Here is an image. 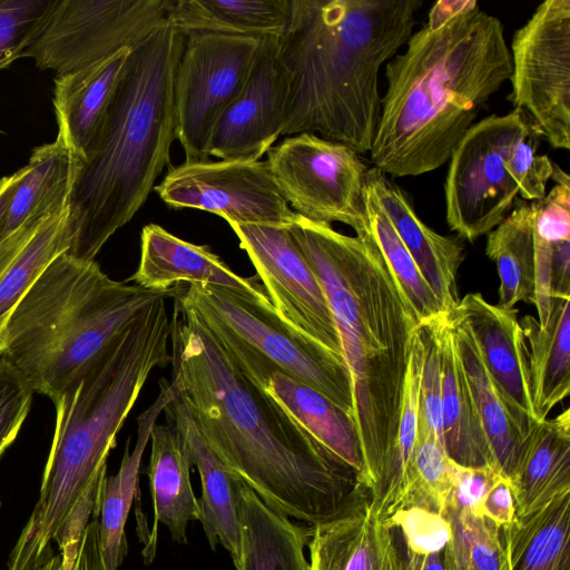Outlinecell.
I'll use <instances>...</instances> for the list:
<instances>
[{"mask_svg":"<svg viewBox=\"0 0 570 570\" xmlns=\"http://www.w3.org/2000/svg\"><path fill=\"white\" fill-rule=\"evenodd\" d=\"M420 374L421 350L415 332L396 438L379 480L371 491L370 510L381 521L390 519L405 507L410 468L417 434Z\"/></svg>","mask_w":570,"mask_h":570,"instance_id":"cell-35","label":"cell"},{"mask_svg":"<svg viewBox=\"0 0 570 570\" xmlns=\"http://www.w3.org/2000/svg\"><path fill=\"white\" fill-rule=\"evenodd\" d=\"M185 36L167 19L130 49L105 119L69 197L67 254L95 261L129 223L169 164L176 136L174 79Z\"/></svg>","mask_w":570,"mask_h":570,"instance_id":"cell-6","label":"cell"},{"mask_svg":"<svg viewBox=\"0 0 570 570\" xmlns=\"http://www.w3.org/2000/svg\"><path fill=\"white\" fill-rule=\"evenodd\" d=\"M515 515L523 518L570 491V410L538 423L521 446L512 473Z\"/></svg>","mask_w":570,"mask_h":570,"instance_id":"cell-23","label":"cell"},{"mask_svg":"<svg viewBox=\"0 0 570 570\" xmlns=\"http://www.w3.org/2000/svg\"><path fill=\"white\" fill-rule=\"evenodd\" d=\"M395 532L372 513L370 502L309 527L307 570H407Z\"/></svg>","mask_w":570,"mask_h":570,"instance_id":"cell-21","label":"cell"},{"mask_svg":"<svg viewBox=\"0 0 570 570\" xmlns=\"http://www.w3.org/2000/svg\"><path fill=\"white\" fill-rule=\"evenodd\" d=\"M268 170L297 215L316 223L350 226L356 236L371 232L365 184L367 165L346 145L302 132L266 153Z\"/></svg>","mask_w":570,"mask_h":570,"instance_id":"cell-9","label":"cell"},{"mask_svg":"<svg viewBox=\"0 0 570 570\" xmlns=\"http://www.w3.org/2000/svg\"><path fill=\"white\" fill-rule=\"evenodd\" d=\"M404 557L407 570H445L443 551L424 554L404 548Z\"/></svg>","mask_w":570,"mask_h":570,"instance_id":"cell-47","label":"cell"},{"mask_svg":"<svg viewBox=\"0 0 570 570\" xmlns=\"http://www.w3.org/2000/svg\"><path fill=\"white\" fill-rule=\"evenodd\" d=\"M401 530L404 548L417 553L442 552L451 538L449 520L421 508H405L384 521Z\"/></svg>","mask_w":570,"mask_h":570,"instance_id":"cell-43","label":"cell"},{"mask_svg":"<svg viewBox=\"0 0 570 570\" xmlns=\"http://www.w3.org/2000/svg\"><path fill=\"white\" fill-rule=\"evenodd\" d=\"M240 552L236 570H307L309 525L267 505L242 480L238 484Z\"/></svg>","mask_w":570,"mask_h":570,"instance_id":"cell-24","label":"cell"},{"mask_svg":"<svg viewBox=\"0 0 570 570\" xmlns=\"http://www.w3.org/2000/svg\"><path fill=\"white\" fill-rule=\"evenodd\" d=\"M19 178V170L10 176H4L0 178V235L4 220V216L7 213L9 199L11 191Z\"/></svg>","mask_w":570,"mask_h":570,"instance_id":"cell-48","label":"cell"},{"mask_svg":"<svg viewBox=\"0 0 570 570\" xmlns=\"http://www.w3.org/2000/svg\"><path fill=\"white\" fill-rule=\"evenodd\" d=\"M181 285L154 291L111 279L95 262L57 256L16 305L0 331V357L33 392L56 402L110 342Z\"/></svg>","mask_w":570,"mask_h":570,"instance_id":"cell-7","label":"cell"},{"mask_svg":"<svg viewBox=\"0 0 570 570\" xmlns=\"http://www.w3.org/2000/svg\"><path fill=\"white\" fill-rule=\"evenodd\" d=\"M453 309L471 332L487 371L525 439L540 422L532 402L528 350L518 309L490 304L480 293L466 294Z\"/></svg>","mask_w":570,"mask_h":570,"instance_id":"cell-17","label":"cell"},{"mask_svg":"<svg viewBox=\"0 0 570 570\" xmlns=\"http://www.w3.org/2000/svg\"><path fill=\"white\" fill-rule=\"evenodd\" d=\"M288 228L323 287L340 337L371 493L396 438L420 320L371 232L348 236L297 214Z\"/></svg>","mask_w":570,"mask_h":570,"instance_id":"cell-3","label":"cell"},{"mask_svg":"<svg viewBox=\"0 0 570 570\" xmlns=\"http://www.w3.org/2000/svg\"><path fill=\"white\" fill-rule=\"evenodd\" d=\"M150 456L147 468L154 507V531L163 523L171 539L187 543V527L199 521L200 505L191 481V456L179 432L169 424H155L150 432Z\"/></svg>","mask_w":570,"mask_h":570,"instance_id":"cell-25","label":"cell"},{"mask_svg":"<svg viewBox=\"0 0 570 570\" xmlns=\"http://www.w3.org/2000/svg\"><path fill=\"white\" fill-rule=\"evenodd\" d=\"M451 538L443 549L445 570H511L501 529L468 510H448Z\"/></svg>","mask_w":570,"mask_h":570,"instance_id":"cell-37","label":"cell"},{"mask_svg":"<svg viewBox=\"0 0 570 570\" xmlns=\"http://www.w3.org/2000/svg\"><path fill=\"white\" fill-rule=\"evenodd\" d=\"M542 132L529 117L514 139L507 166L519 186V197L533 202L546 196L547 184L551 179L556 164L546 155H537Z\"/></svg>","mask_w":570,"mask_h":570,"instance_id":"cell-41","label":"cell"},{"mask_svg":"<svg viewBox=\"0 0 570 570\" xmlns=\"http://www.w3.org/2000/svg\"><path fill=\"white\" fill-rule=\"evenodd\" d=\"M528 350L532 402L539 422L570 392V299L552 303L548 323L520 321Z\"/></svg>","mask_w":570,"mask_h":570,"instance_id":"cell-31","label":"cell"},{"mask_svg":"<svg viewBox=\"0 0 570 570\" xmlns=\"http://www.w3.org/2000/svg\"><path fill=\"white\" fill-rule=\"evenodd\" d=\"M365 206L371 233L390 269L416 313L420 323L444 314V309L384 210L365 184Z\"/></svg>","mask_w":570,"mask_h":570,"instance_id":"cell-38","label":"cell"},{"mask_svg":"<svg viewBox=\"0 0 570 570\" xmlns=\"http://www.w3.org/2000/svg\"><path fill=\"white\" fill-rule=\"evenodd\" d=\"M130 279L154 291L213 284L269 299L256 277L239 276L208 246L186 242L156 224L142 228L139 265Z\"/></svg>","mask_w":570,"mask_h":570,"instance_id":"cell-19","label":"cell"},{"mask_svg":"<svg viewBox=\"0 0 570 570\" xmlns=\"http://www.w3.org/2000/svg\"><path fill=\"white\" fill-rule=\"evenodd\" d=\"M529 117L519 108L489 116L474 122L453 150L444 185L445 213L460 238L474 242L488 235L511 212L519 186L507 159Z\"/></svg>","mask_w":570,"mask_h":570,"instance_id":"cell-10","label":"cell"},{"mask_svg":"<svg viewBox=\"0 0 570 570\" xmlns=\"http://www.w3.org/2000/svg\"><path fill=\"white\" fill-rule=\"evenodd\" d=\"M0 509H1V501H0Z\"/></svg>","mask_w":570,"mask_h":570,"instance_id":"cell-49","label":"cell"},{"mask_svg":"<svg viewBox=\"0 0 570 570\" xmlns=\"http://www.w3.org/2000/svg\"><path fill=\"white\" fill-rule=\"evenodd\" d=\"M160 298L135 317L53 402L56 424L38 500L8 570H41L107 459L151 371L170 362V318Z\"/></svg>","mask_w":570,"mask_h":570,"instance_id":"cell-5","label":"cell"},{"mask_svg":"<svg viewBox=\"0 0 570 570\" xmlns=\"http://www.w3.org/2000/svg\"><path fill=\"white\" fill-rule=\"evenodd\" d=\"M439 342L444 449L448 455L462 466L497 470L455 348L446 313L439 318Z\"/></svg>","mask_w":570,"mask_h":570,"instance_id":"cell-26","label":"cell"},{"mask_svg":"<svg viewBox=\"0 0 570 570\" xmlns=\"http://www.w3.org/2000/svg\"><path fill=\"white\" fill-rule=\"evenodd\" d=\"M420 0H291L277 36L289 91L282 135L314 134L370 153L379 73L416 24Z\"/></svg>","mask_w":570,"mask_h":570,"instance_id":"cell-4","label":"cell"},{"mask_svg":"<svg viewBox=\"0 0 570 570\" xmlns=\"http://www.w3.org/2000/svg\"><path fill=\"white\" fill-rule=\"evenodd\" d=\"M229 226L283 321L342 355L340 337L323 287L289 228L254 224Z\"/></svg>","mask_w":570,"mask_h":570,"instance_id":"cell-15","label":"cell"},{"mask_svg":"<svg viewBox=\"0 0 570 570\" xmlns=\"http://www.w3.org/2000/svg\"><path fill=\"white\" fill-rule=\"evenodd\" d=\"M509 100L554 149H570V0L538 6L511 41Z\"/></svg>","mask_w":570,"mask_h":570,"instance_id":"cell-13","label":"cell"},{"mask_svg":"<svg viewBox=\"0 0 570 570\" xmlns=\"http://www.w3.org/2000/svg\"><path fill=\"white\" fill-rule=\"evenodd\" d=\"M261 40L220 33L185 36L174 79L176 136L185 161L210 159L215 126L243 90Z\"/></svg>","mask_w":570,"mask_h":570,"instance_id":"cell-12","label":"cell"},{"mask_svg":"<svg viewBox=\"0 0 570 570\" xmlns=\"http://www.w3.org/2000/svg\"><path fill=\"white\" fill-rule=\"evenodd\" d=\"M167 2L55 0L22 57L57 75L87 67L142 41L166 20Z\"/></svg>","mask_w":570,"mask_h":570,"instance_id":"cell-11","label":"cell"},{"mask_svg":"<svg viewBox=\"0 0 570 570\" xmlns=\"http://www.w3.org/2000/svg\"><path fill=\"white\" fill-rule=\"evenodd\" d=\"M174 394L173 384L161 379L156 400L137 419V439L134 449L129 451V436L118 472L104 480L100 497L99 539L107 570H118L127 556L125 525L132 500L138 494L141 459L149 442L151 429Z\"/></svg>","mask_w":570,"mask_h":570,"instance_id":"cell-27","label":"cell"},{"mask_svg":"<svg viewBox=\"0 0 570 570\" xmlns=\"http://www.w3.org/2000/svg\"><path fill=\"white\" fill-rule=\"evenodd\" d=\"M288 91L277 36L264 37L243 90L215 126L210 157L261 160L282 136Z\"/></svg>","mask_w":570,"mask_h":570,"instance_id":"cell-16","label":"cell"},{"mask_svg":"<svg viewBox=\"0 0 570 570\" xmlns=\"http://www.w3.org/2000/svg\"><path fill=\"white\" fill-rule=\"evenodd\" d=\"M177 298L218 335L353 415L352 382L343 356L288 325L269 299L213 284H190Z\"/></svg>","mask_w":570,"mask_h":570,"instance_id":"cell-8","label":"cell"},{"mask_svg":"<svg viewBox=\"0 0 570 570\" xmlns=\"http://www.w3.org/2000/svg\"><path fill=\"white\" fill-rule=\"evenodd\" d=\"M33 393L12 365L0 357V456L17 439Z\"/></svg>","mask_w":570,"mask_h":570,"instance_id":"cell-44","label":"cell"},{"mask_svg":"<svg viewBox=\"0 0 570 570\" xmlns=\"http://www.w3.org/2000/svg\"><path fill=\"white\" fill-rule=\"evenodd\" d=\"M501 475L493 468H468L456 464L454 488L446 511L468 510L481 515V503Z\"/></svg>","mask_w":570,"mask_h":570,"instance_id":"cell-45","label":"cell"},{"mask_svg":"<svg viewBox=\"0 0 570 570\" xmlns=\"http://www.w3.org/2000/svg\"><path fill=\"white\" fill-rule=\"evenodd\" d=\"M289 9L291 0H168L166 19L184 36L264 38L284 31Z\"/></svg>","mask_w":570,"mask_h":570,"instance_id":"cell-32","label":"cell"},{"mask_svg":"<svg viewBox=\"0 0 570 570\" xmlns=\"http://www.w3.org/2000/svg\"><path fill=\"white\" fill-rule=\"evenodd\" d=\"M174 299L171 384L217 458L267 505L309 527L368 503L358 473L252 381L198 315Z\"/></svg>","mask_w":570,"mask_h":570,"instance_id":"cell-1","label":"cell"},{"mask_svg":"<svg viewBox=\"0 0 570 570\" xmlns=\"http://www.w3.org/2000/svg\"><path fill=\"white\" fill-rule=\"evenodd\" d=\"M366 187L384 210L444 312H450L460 299L456 276L464 259L463 239L440 235L424 224L404 190L380 169H367Z\"/></svg>","mask_w":570,"mask_h":570,"instance_id":"cell-18","label":"cell"},{"mask_svg":"<svg viewBox=\"0 0 570 570\" xmlns=\"http://www.w3.org/2000/svg\"><path fill=\"white\" fill-rule=\"evenodd\" d=\"M456 464L444 446L417 429L405 508L444 514L454 488Z\"/></svg>","mask_w":570,"mask_h":570,"instance_id":"cell-39","label":"cell"},{"mask_svg":"<svg viewBox=\"0 0 570 570\" xmlns=\"http://www.w3.org/2000/svg\"><path fill=\"white\" fill-rule=\"evenodd\" d=\"M154 189L170 208L206 210L228 224L289 227L296 217L265 160L184 161Z\"/></svg>","mask_w":570,"mask_h":570,"instance_id":"cell-14","label":"cell"},{"mask_svg":"<svg viewBox=\"0 0 570 570\" xmlns=\"http://www.w3.org/2000/svg\"><path fill=\"white\" fill-rule=\"evenodd\" d=\"M69 204L47 216L0 276V331L47 266L68 250Z\"/></svg>","mask_w":570,"mask_h":570,"instance_id":"cell-36","label":"cell"},{"mask_svg":"<svg viewBox=\"0 0 570 570\" xmlns=\"http://www.w3.org/2000/svg\"><path fill=\"white\" fill-rule=\"evenodd\" d=\"M500 529L511 570H570V491Z\"/></svg>","mask_w":570,"mask_h":570,"instance_id":"cell-33","label":"cell"},{"mask_svg":"<svg viewBox=\"0 0 570 570\" xmlns=\"http://www.w3.org/2000/svg\"><path fill=\"white\" fill-rule=\"evenodd\" d=\"M130 49L71 72L57 75L53 107L58 135L81 159L94 142L122 76Z\"/></svg>","mask_w":570,"mask_h":570,"instance_id":"cell-22","label":"cell"},{"mask_svg":"<svg viewBox=\"0 0 570 570\" xmlns=\"http://www.w3.org/2000/svg\"><path fill=\"white\" fill-rule=\"evenodd\" d=\"M264 390L320 443L355 470L364 483L361 440L351 413L315 389L275 368L269 372Z\"/></svg>","mask_w":570,"mask_h":570,"instance_id":"cell-29","label":"cell"},{"mask_svg":"<svg viewBox=\"0 0 570 570\" xmlns=\"http://www.w3.org/2000/svg\"><path fill=\"white\" fill-rule=\"evenodd\" d=\"M446 315L495 468L509 478L524 438L487 371L471 332L453 308Z\"/></svg>","mask_w":570,"mask_h":570,"instance_id":"cell-30","label":"cell"},{"mask_svg":"<svg viewBox=\"0 0 570 570\" xmlns=\"http://www.w3.org/2000/svg\"><path fill=\"white\" fill-rule=\"evenodd\" d=\"M82 159L60 138L36 147L11 191L0 240L24 220L48 216L69 204Z\"/></svg>","mask_w":570,"mask_h":570,"instance_id":"cell-28","label":"cell"},{"mask_svg":"<svg viewBox=\"0 0 570 570\" xmlns=\"http://www.w3.org/2000/svg\"><path fill=\"white\" fill-rule=\"evenodd\" d=\"M511 72L498 17L474 0L435 2L404 51L385 63L373 167L414 177L443 166Z\"/></svg>","mask_w":570,"mask_h":570,"instance_id":"cell-2","label":"cell"},{"mask_svg":"<svg viewBox=\"0 0 570 570\" xmlns=\"http://www.w3.org/2000/svg\"><path fill=\"white\" fill-rule=\"evenodd\" d=\"M174 389V397L164 412L168 424L179 432L187 444L193 465L199 473L202 483V495L198 499L199 521L212 549L215 550L216 546L220 544L229 552L235 563L240 552L238 511L240 479L212 451L202 436L184 397L175 386Z\"/></svg>","mask_w":570,"mask_h":570,"instance_id":"cell-20","label":"cell"},{"mask_svg":"<svg viewBox=\"0 0 570 570\" xmlns=\"http://www.w3.org/2000/svg\"><path fill=\"white\" fill-rule=\"evenodd\" d=\"M533 216L531 202L517 197L509 215L488 234L485 253L500 277V307L534 302Z\"/></svg>","mask_w":570,"mask_h":570,"instance_id":"cell-34","label":"cell"},{"mask_svg":"<svg viewBox=\"0 0 570 570\" xmlns=\"http://www.w3.org/2000/svg\"><path fill=\"white\" fill-rule=\"evenodd\" d=\"M440 316L421 322L416 330V338L421 350L417 429L430 434L444 446L439 342Z\"/></svg>","mask_w":570,"mask_h":570,"instance_id":"cell-40","label":"cell"},{"mask_svg":"<svg viewBox=\"0 0 570 570\" xmlns=\"http://www.w3.org/2000/svg\"><path fill=\"white\" fill-rule=\"evenodd\" d=\"M55 0H0V70L22 57Z\"/></svg>","mask_w":570,"mask_h":570,"instance_id":"cell-42","label":"cell"},{"mask_svg":"<svg viewBox=\"0 0 570 570\" xmlns=\"http://www.w3.org/2000/svg\"><path fill=\"white\" fill-rule=\"evenodd\" d=\"M480 514L499 528L511 523L515 515L514 498L510 481L501 475L487 492Z\"/></svg>","mask_w":570,"mask_h":570,"instance_id":"cell-46","label":"cell"}]
</instances>
